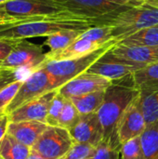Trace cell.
Wrapping results in <instances>:
<instances>
[{
  "label": "cell",
  "mask_w": 158,
  "mask_h": 159,
  "mask_svg": "<svg viewBox=\"0 0 158 159\" xmlns=\"http://www.w3.org/2000/svg\"><path fill=\"white\" fill-rule=\"evenodd\" d=\"M140 96L133 75L112 81L105 89L104 100L97 112L103 129V142L114 149L121 150L118 138L119 123L130 104Z\"/></svg>",
  "instance_id": "1"
},
{
  "label": "cell",
  "mask_w": 158,
  "mask_h": 159,
  "mask_svg": "<svg viewBox=\"0 0 158 159\" xmlns=\"http://www.w3.org/2000/svg\"><path fill=\"white\" fill-rule=\"evenodd\" d=\"M56 19L83 20L48 0H9L0 4V25Z\"/></svg>",
  "instance_id": "2"
},
{
  "label": "cell",
  "mask_w": 158,
  "mask_h": 159,
  "mask_svg": "<svg viewBox=\"0 0 158 159\" xmlns=\"http://www.w3.org/2000/svg\"><path fill=\"white\" fill-rule=\"evenodd\" d=\"M92 23L83 20L56 19L42 20L20 23L1 24L0 39L22 40L33 37L48 36L64 30H88Z\"/></svg>",
  "instance_id": "3"
},
{
  "label": "cell",
  "mask_w": 158,
  "mask_h": 159,
  "mask_svg": "<svg viewBox=\"0 0 158 159\" xmlns=\"http://www.w3.org/2000/svg\"><path fill=\"white\" fill-rule=\"evenodd\" d=\"M61 9L80 19L86 20L93 26L106 25L119 13L129 7L117 6L106 0H48Z\"/></svg>",
  "instance_id": "4"
},
{
  "label": "cell",
  "mask_w": 158,
  "mask_h": 159,
  "mask_svg": "<svg viewBox=\"0 0 158 159\" xmlns=\"http://www.w3.org/2000/svg\"><path fill=\"white\" fill-rule=\"evenodd\" d=\"M118 41L113 40L104 47L95 50L94 52L76 59L61 60V61H46L42 64L49 75L52 77L56 89H60L68 81L87 72L89 67L99 61L104 54L113 48Z\"/></svg>",
  "instance_id": "5"
},
{
  "label": "cell",
  "mask_w": 158,
  "mask_h": 159,
  "mask_svg": "<svg viewBox=\"0 0 158 159\" xmlns=\"http://www.w3.org/2000/svg\"><path fill=\"white\" fill-rule=\"evenodd\" d=\"M109 25L114 28V38L119 42L141 30L158 25V7L149 4L129 7L116 15Z\"/></svg>",
  "instance_id": "6"
},
{
  "label": "cell",
  "mask_w": 158,
  "mask_h": 159,
  "mask_svg": "<svg viewBox=\"0 0 158 159\" xmlns=\"http://www.w3.org/2000/svg\"><path fill=\"white\" fill-rule=\"evenodd\" d=\"M47 61V53L42 46L26 39L17 40L8 57L0 64V70L22 71L28 74L39 69Z\"/></svg>",
  "instance_id": "7"
},
{
  "label": "cell",
  "mask_w": 158,
  "mask_h": 159,
  "mask_svg": "<svg viewBox=\"0 0 158 159\" xmlns=\"http://www.w3.org/2000/svg\"><path fill=\"white\" fill-rule=\"evenodd\" d=\"M56 89L52 77L44 68L40 67L24 79L16 97L7 107L5 113L9 115L24 103Z\"/></svg>",
  "instance_id": "8"
},
{
  "label": "cell",
  "mask_w": 158,
  "mask_h": 159,
  "mask_svg": "<svg viewBox=\"0 0 158 159\" xmlns=\"http://www.w3.org/2000/svg\"><path fill=\"white\" fill-rule=\"evenodd\" d=\"M74 144L67 129L48 126L31 149L44 159H60L71 150Z\"/></svg>",
  "instance_id": "9"
},
{
  "label": "cell",
  "mask_w": 158,
  "mask_h": 159,
  "mask_svg": "<svg viewBox=\"0 0 158 159\" xmlns=\"http://www.w3.org/2000/svg\"><path fill=\"white\" fill-rule=\"evenodd\" d=\"M111 83L112 81L105 77L85 72L58 89V92L65 99H71L73 97L104 90Z\"/></svg>",
  "instance_id": "10"
},
{
  "label": "cell",
  "mask_w": 158,
  "mask_h": 159,
  "mask_svg": "<svg viewBox=\"0 0 158 159\" xmlns=\"http://www.w3.org/2000/svg\"><path fill=\"white\" fill-rule=\"evenodd\" d=\"M74 143H82L97 147L103 140V129L98 114L80 116L78 122L68 130Z\"/></svg>",
  "instance_id": "11"
},
{
  "label": "cell",
  "mask_w": 158,
  "mask_h": 159,
  "mask_svg": "<svg viewBox=\"0 0 158 159\" xmlns=\"http://www.w3.org/2000/svg\"><path fill=\"white\" fill-rule=\"evenodd\" d=\"M142 68L143 67L142 66L118 60L107 52L99 61L92 64L87 72L115 81L133 75Z\"/></svg>",
  "instance_id": "12"
},
{
  "label": "cell",
  "mask_w": 158,
  "mask_h": 159,
  "mask_svg": "<svg viewBox=\"0 0 158 159\" xmlns=\"http://www.w3.org/2000/svg\"><path fill=\"white\" fill-rule=\"evenodd\" d=\"M57 92V89L50 91L24 103L8 115L9 122L38 121L46 123L49 106Z\"/></svg>",
  "instance_id": "13"
},
{
  "label": "cell",
  "mask_w": 158,
  "mask_h": 159,
  "mask_svg": "<svg viewBox=\"0 0 158 159\" xmlns=\"http://www.w3.org/2000/svg\"><path fill=\"white\" fill-rule=\"evenodd\" d=\"M139 97L130 104L119 123L118 138L121 146L129 140L140 137L146 129V122Z\"/></svg>",
  "instance_id": "14"
},
{
  "label": "cell",
  "mask_w": 158,
  "mask_h": 159,
  "mask_svg": "<svg viewBox=\"0 0 158 159\" xmlns=\"http://www.w3.org/2000/svg\"><path fill=\"white\" fill-rule=\"evenodd\" d=\"M108 53L118 60L142 67L158 61V47L125 46L117 43Z\"/></svg>",
  "instance_id": "15"
},
{
  "label": "cell",
  "mask_w": 158,
  "mask_h": 159,
  "mask_svg": "<svg viewBox=\"0 0 158 159\" xmlns=\"http://www.w3.org/2000/svg\"><path fill=\"white\" fill-rule=\"evenodd\" d=\"M48 126L38 121L9 122L7 134L32 148Z\"/></svg>",
  "instance_id": "16"
},
{
  "label": "cell",
  "mask_w": 158,
  "mask_h": 159,
  "mask_svg": "<svg viewBox=\"0 0 158 159\" xmlns=\"http://www.w3.org/2000/svg\"><path fill=\"white\" fill-rule=\"evenodd\" d=\"M104 46L105 45H100V44L79 37L74 43H72L68 48H66L65 49L61 51H59L56 53L47 52V61H61V60L80 58V57L88 55Z\"/></svg>",
  "instance_id": "17"
},
{
  "label": "cell",
  "mask_w": 158,
  "mask_h": 159,
  "mask_svg": "<svg viewBox=\"0 0 158 159\" xmlns=\"http://www.w3.org/2000/svg\"><path fill=\"white\" fill-rule=\"evenodd\" d=\"M104 95L105 89L88 93L83 96L73 97L69 100L74 103L80 116H84L97 113L103 102Z\"/></svg>",
  "instance_id": "18"
},
{
  "label": "cell",
  "mask_w": 158,
  "mask_h": 159,
  "mask_svg": "<svg viewBox=\"0 0 158 159\" xmlns=\"http://www.w3.org/2000/svg\"><path fill=\"white\" fill-rule=\"evenodd\" d=\"M32 149L17 141L12 136L6 134L0 143V156L3 159H27Z\"/></svg>",
  "instance_id": "19"
},
{
  "label": "cell",
  "mask_w": 158,
  "mask_h": 159,
  "mask_svg": "<svg viewBox=\"0 0 158 159\" xmlns=\"http://www.w3.org/2000/svg\"><path fill=\"white\" fill-rule=\"evenodd\" d=\"M86 30H64L48 35L45 45L49 48L48 53H56L68 48L74 43Z\"/></svg>",
  "instance_id": "20"
},
{
  "label": "cell",
  "mask_w": 158,
  "mask_h": 159,
  "mask_svg": "<svg viewBox=\"0 0 158 159\" xmlns=\"http://www.w3.org/2000/svg\"><path fill=\"white\" fill-rule=\"evenodd\" d=\"M139 100L145 118L146 128L158 125V90L152 92L140 91Z\"/></svg>",
  "instance_id": "21"
},
{
  "label": "cell",
  "mask_w": 158,
  "mask_h": 159,
  "mask_svg": "<svg viewBox=\"0 0 158 159\" xmlns=\"http://www.w3.org/2000/svg\"><path fill=\"white\" fill-rule=\"evenodd\" d=\"M118 43L125 46L158 47V25L141 30Z\"/></svg>",
  "instance_id": "22"
},
{
  "label": "cell",
  "mask_w": 158,
  "mask_h": 159,
  "mask_svg": "<svg viewBox=\"0 0 158 159\" xmlns=\"http://www.w3.org/2000/svg\"><path fill=\"white\" fill-rule=\"evenodd\" d=\"M141 140L143 159H158V125L146 128Z\"/></svg>",
  "instance_id": "23"
},
{
  "label": "cell",
  "mask_w": 158,
  "mask_h": 159,
  "mask_svg": "<svg viewBox=\"0 0 158 159\" xmlns=\"http://www.w3.org/2000/svg\"><path fill=\"white\" fill-rule=\"evenodd\" d=\"M113 26L108 24L92 26L84 31L79 37L100 45H106L107 43L115 40L113 35Z\"/></svg>",
  "instance_id": "24"
},
{
  "label": "cell",
  "mask_w": 158,
  "mask_h": 159,
  "mask_svg": "<svg viewBox=\"0 0 158 159\" xmlns=\"http://www.w3.org/2000/svg\"><path fill=\"white\" fill-rule=\"evenodd\" d=\"M79 118H80V114L78 113L77 109L69 99H66L59 119L58 127L70 130L73 127L75 126Z\"/></svg>",
  "instance_id": "25"
},
{
  "label": "cell",
  "mask_w": 158,
  "mask_h": 159,
  "mask_svg": "<svg viewBox=\"0 0 158 159\" xmlns=\"http://www.w3.org/2000/svg\"><path fill=\"white\" fill-rule=\"evenodd\" d=\"M133 78L137 88L158 82V61L137 71L133 74Z\"/></svg>",
  "instance_id": "26"
},
{
  "label": "cell",
  "mask_w": 158,
  "mask_h": 159,
  "mask_svg": "<svg viewBox=\"0 0 158 159\" xmlns=\"http://www.w3.org/2000/svg\"><path fill=\"white\" fill-rule=\"evenodd\" d=\"M121 159H143L141 136L129 140L121 146Z\"/></svg>",
  "instance_id": "27"
},
{
  "label": "cell",
  "mask_w": 158,
  "mask_h": 159,
  "mask_svg": "<svg viewBox=\"0 0 158 159\" xmlns=\"http://www.w3.org/2000/svg\"><path fill=\"white\" fill-rule=\"evenodd\" d=\"M65 100L66 99L62 95H61L59 92H57V94L55 95V97L53 98V100L51 102V104L49 106L48 113H47V116L46 124L47 126L58 127L59 119H60L61 111L63 109Z\"/></svg>",
  "instance_id": "28"
},
{
  "label": "cell",
  "mask_w": 158,
  "mask_h": 159,
  "mask_svg": "<svg viewBox=\"0 0 158 159\" xmlns=\"http://www.w3.org/2000/svg\"><path fill=\"white\" fill-rule=\"evenodd\" d=\"M23 81L24 79H19L9 84L0 91V113H5L7 107L16 97Z\"/></svg>",
  "instance_id": "29"
},
{
  "label": "cell",
  "mask_w": 158,
  "mask_h": 159,
  "mask_svg": "<svg viewBox=\"0 0 158 159\" xmlns=\"http://www.w3.org/2000/svg\"><path fill=\"white\" fill-rule=\"evenodd\" d=\"M95 152V147L88 144L74 143L71 150L60 159H84L92 157Z\"/></svg>",
  "instance_id": "30"
},
{
  "label": "cell",
  "mask_w": 158,
  "mask_h": 159,
  "mask_svg": "<svg viewBox=\"0 0 158 159\" xmlns=\"http://www.w3.org/2000/svg\"><path fill=\"white\" fill-rule=\"evenodd\" d=\"M120 150L114 149L105 142H102L96 148L93 159H119Z\"/></svg>",
  "instance_id": "31"
},
{
  "label": "cell",
  "mask_w": 158,
  "mask_h": 159,
  "mask_svg": "<svg viewBox=\"0 0 158 159\" xmlns=\"http://www.w3.org/2000/svg\"><path fill=\"white\" fill-rule=\"evenodd\" d=\"M22 71H12V70H3L0 75V91L8 86L9 84L19 80V79H25L21 77L20 74Z\"/></svg>",
  "instance_id": "32"
},
{
  "label": "cell",
  "mask_w": 158,
  "mask_h": 159,
  "mask_svg": "<svg viewBox=\"0 0 158 159\" xmlns=\"http://www.w3.org/2000/svg\"><path fill=\"white\" fill-rule=\"evenodd\" d=\"M17 40L0 39V64L8 57L12 49L14 48Z\"/></svg>",
  "instance_id": "33"
},
{
  "label": "cell",
  "mask_w": 158,
  "mask_h": 159,
  "mask_svg": "<svg viewBox=\"0 0 158 159\" xmlns=\"http://www.w3.org/2000/svg\"><path fill=\"white\" fill-rule=\"evenodd\" d=\"M109 3L121 6V7H136L142 6L145 3V0H106Z\"/></svg>",
  "instance_id": "34"
},
{
  "label": "cell",
  "mask_w": 158,
  "mask_h": 159,
  "mask_svg": "<svg viewBox=\"0 0 158 159\" xmlns=\"http://www.w3.org/2000/svg\"><path fill=\"white\" fill-rule=\"evenodd\" d=\"M9 124L8 115L6 113H0V143L7 134V126Z\"/></svg>",
  "instance_id": "35"
},
{
  "label": "cell",
  "mask_w": 158,
  "mask_h": 159,
  "mask_svg": "<svg viewBox=\"0 0 158 159\" xmlns=\"http://www.w3.org/2000/svg\"><path fill=\"white\" fill-rule=\"evenodd\" d=\"M27 159H44L42 157H40L39 155H37L36 153H34V152H31V155L29 156V157Z\"/></svg>",
  "instance_id": "36"
},
{
  "label": "cell",
  "mask_w": 158,
  "mask_h": 159,
  "mask_svg": "<svg viewBox=\"0 0 158 159\" xmlns=\"http://www.w3.org/2000/svg\"><path fill=\"white\" fill-rule=\"evenodd\" d=\"M145 3L158 7V0H145Z\"/></svg>",
  "instance_id": "37"
},
{
  "label": "cell",
  "mask_w": 158,
  "mask_h": 159,
  "mask_svg": "<svg viewBox=\"0 0 158 159\" xmlns=\"http://www.w3.org/2000/svg\"><path fill=\"white\" fill-rule=\"evenodd\" d=\"M7 1H9V0H0V4L5 3V2H7Z\"/></svg>",
  "instance_id": "38"
},
{
  "label": "cell",
  "mask_w": 158,
  "mask_h": 159,
  "mask_svg": "<svg viewBox=\"0 0 158 159\" xmlns=\"http://www.w3.org/2000/svg\"><path fill=\"white\" fill-rule=\"evenodd\" d=\"M92 157H93V156H92ZM92 157H87V158H84V159H93Z\"/></svg>",
  "instance_id": "39"
},
{
  "label": "cell",
  "mask_w": 158,
  "mask_h": 159,
  "mask_svg": "<svg viewBox=\"0 0 158 159\" xmlns=\"http://www.w3.org/2000/svg\"><path fill=\"white\" fill-rule=\"evenodd\" d=\"M2 72H3V70H0V75H1V74H2Z\"/></svg>",
  "instance_id": "40"
},
{
  "label": "cell",
  "mask_w": 158,
  "mask_h": 159,
  "mask_svg": "<svg viewBox=\"0 0 158 159\" xmlns=\"http://www.w3.org/2000/svg\"><path fill=\"white\" fill-rule=\"evenodd\" d=\"M0 159H3V157H1V156H0Z\"/></svg>",
  "instance_id": "41"
}]
</instances>
